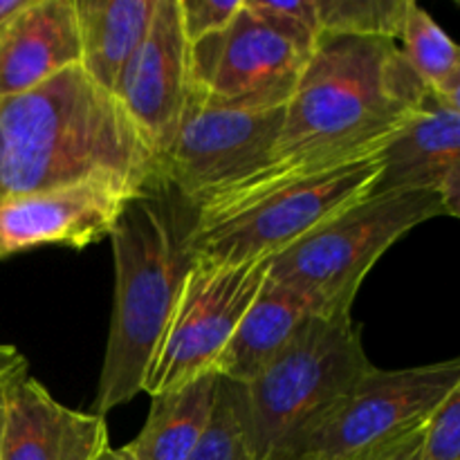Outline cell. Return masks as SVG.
I'll use <instances>...</instances> for the list:
<instances>
[{
	"instance_id": "3957f363",
	"label": "cell",
	"mask_w": 460,
	"mask_h": 460,
	"mask_svg": "<svg viewBox=\"0 0 460 460\" xmlns=\"http://www.w3.org/2000/svg\"><path fill=\"white\" fill-rule=\"evenodd\" d=\"M196 207L164 180H153L121 211L112 227L115 301L93 413L142 394L151 359L171 322L193 265Z\"/></svg>"
},
{
	"instance_id": "4fadbf2b",
	"label": "cell",
	"mask_w": 460,
	"mask_h": 460,
	"mask_svg": "<svg viewBox=\"0 0 460 460\" xmlns=\"http://www.w3.org/2000/svg\"><path fill=\"white\" fill-rule=\"evenodd\" d=\"M103 447L106 418L63 407L30 373L13 385L0 460H94Z\"/></svg>"
},
{
	"instance_id": "44dd1931",
	"label": "cell",
	"mask_w": 460,
	"mask_h": 460,
	"mask_svg": "<svg viewBox=\"0 0 460 460\" xmlns=\"http://www.w3.org/2000/svg\"><path fill=\"white\" fill-rule=\"evenodd\" d=\"M189 460H252L241 385L220 377L209 429Z\"/></svg>"
},
{
	"instance_id": "484cf974",
	"label": "cell",
	"mask_w": 460,
	"mask_h": 460,
	"mask_svg": "<svg viewBox=\"0 0 460 460\" xmlns=\"http://www.w3.org/2000/svg\"><path fill=\"white\" fill-rule=\"evenodd\" d=\"M25 373H30L27 359L13 346H0V447H3L4 420H7V404L13 385Z\"/></svg>"
},
{
	"instance_id": "277c9868",
	"label": "cell",
	"mask_w": 460,
	"mask_h": 460,
	"mask_svg": "<svg viewBox=\"0 0 460 460\" xmlns=\"http://www.w3.org/2000/svg\"><path fill=\"white\" fill-rule=\"evenodd\" d=\"M436 216H445V207L434 191L368 193L270 259L268 277L314 296L331 314L353 313L355 296L373 265L400 238Z\"/></svg>"
},
{
	"instance_id": "83f0119b",
	"label": "cell",
	"mask_w": 460,
	"mask_h": 460,
	"mask_svg": "<svg viewBox=\"0 0 460 460\" xmlns=\"http://www.w3.org/2000/svg\"><path fill=\"white\" fill-rule=\"evenodd\" d=\"M94 460H137L133 456V454L128 452V447H119V449H115V447H111V445H108V447H103L102 452L97 454V458Z\"/></svg>"
},
{
	"instance_id": "8fae6325",
	"label": "cell",
	"mask_w": 460,
	"mask_h": 460,
	"mask_svg": "<svg viewBox=\"0 0 460 460\" xmlns=\"http://www.w3.org/2000/svg\"><path fill=\"white\" fill-rule=\"evenodd\" d=\"M189 93V43L180 21V0H157L151 27L112 93L157 166L173 144Z\"/></svg>"
},
{
	"instance_id": "8992f818",
	"label": "cell",
	"mask_w": 460,
	"mask_h": 460,
	"mask_svg": "<svg viewBox=\"0 0 460 460\" xmlns=\"http://www.w3.org/2000/svg\"><path fill=\"white\" fill-rule=\"evenodd\" d=\"M460 389V359L427 367L373 368L341 398L319 409L263 460H353L364 449L429 420Z\"/></svg>"
},
{
	"instance_id": "6da1fadb",
	"label": "cell",
	"mask_w": 460,
	"mask_h": 460,
	"mask_svg": "<svg viewBox=\"0 0 460 460\" xmlns=\"http://www.w3.org/2000/svg\"><path fill=\"white\" fill-rule=\"evenodd\" d=\"M429 90L377 36H322L310 54L268 166L196 209V223L227 214L281 184L385 151Z\"/></svg>"
},
{
	"instance_id": "ac0fdd59",
	"label": "cell",
	"mask_w": 460,
	"mask_h": 460,
	"mask_svg": "<svg viewBox=\"0 0 460 460\" xmlns=\"http://www.w3.org/2000/svg\"><path fill=\"white\" fill-rule=\"evenodd\" d=\"M220 377L205 373L166 394L153 395L148 418L128 452L137 460H189L214 416Z\"/></svg>"
},
{
	"instance_id": "ba28073f",
	"label": "cell",
	"mask_w": 460,
	"mask_h": 460,
	"mask_svg": "<svg viewBox=\"0 0 460 460\" xmlns=\"http://www.w3.org/2000/svg\"><path fill=\"white\" fill-rule=\"evenodd\" d=\"M268 268L270 261L225 265L193 259L169 326L144 377V394L153 398L198 376L216 373L225 346L263 288Z\"/></svg>"
},
{
	"instance_id": "603a6c76",
	"label": "cell",
	"mask_w": 460,
	"mask_h": 460,
	"mask_svg": "<svg viewBox=\"0 0 460 460\" xmlns=\"http://www.w3.org/2000/svg\"><path fill=\"white\" fill-rule=\"evenodd\" d=\"M420 460H460V389L452 391L425 422Z\"/></svg>"
},
{
	"instance_id": "9a60e30c",
	"label": "cell",
	"mask_w": 460,
	"mask_h": 460,
	"mask_svg": "<svg viewBox=\"0 0 460 460\" xmlns=\"http://www.w3.org/2000/svg\"><path fill=\"white\" fill-rule=\"evenodd\" d=\"M460 173V106L427 93L382 151L373 193L434 191Z\"/></svg>"
},
{
	"instance_id": "cb8c5ba5",
	"label": "cell",
	"mask_w": 460,
	"mask_h": 460,
	"mask_svg": "<svg viewBox=\"0 0 460 460\" xmlns=\"http://www.w3.org/2000/svg\"><path fill=\"white\" fill-rule=\"evenodd\" d=\"M243 0H180V21L189 45L225 30L241 12Z\"/></svg>"
},
{
	"instance_id": "d4e9b609",
	"label": "cell",
	"mask_w": 460,
	"mask_h": 460,
	"mask_svg": "<svg viewBox=\"0 0 460 460\" xmlns=\"http://www.w3.org/2000/svg\"><path fill=\"white\" fill-rule=\"evenodd\" d=\"M422 438H425V422L364 449L353 460H420Z\"/></svg>"
},
{
	"instance_id": "2e32d148",
	"label": "cell",
	"mask_w": 460,
	"mask_h": 460,
	"mask_svg": "<svg viewBox=\"0 0 460 460\" xmlns=\"http://www.w3.org/2000/svg\"><path fill=\"white\" fill-rule=\"evenodd\" d=\"M313 317H331L314 296L265 277L263 288L225 346L216 376L247 385Z\"/></svg>"
},
{
	"instance_id": "9c48e42d",
	"label": "cell",
	"mask_w": 460,
	"mask_h": 460,
	"mask_svg": "<svg viewBox=\"0 0 460 460\" xmlns=\"http://www.w3.org/2000/svg\"><path fill=\"white\" fill-rule=\"evenodd\" d=\"M286 108H218L189 94L178 133L157 178L193 207L265 169L277 146Z\"/></svg>"
},
{
	"instance_id": "5b68a950",
	"label": "cell",
	"mask_w": 460,
	"mask_h": 460,
	"mask_svg": "<svg viewBox=\"0 0 460 460\" xmlns=\"http://www.w3.org/2000/svg\"><path fill=\"white\" fill-rule=\"evenodd\" d=\"M353 313L313 317L243 386L252 460L373 371Z\"/></svg>"
},
{
	"instance_id": "7a4b0ae2",
	"label": "cell",
	"mask_w": 460,
	"mask_h": 460,
	"mask_svg": "<svg viewBox=\"0 0 460 460\" xmlns=\"http://www.w3.org/2000/svg\"><path fill=\"white\" fill-rule=\"evenodd\" d=\"M93 178L142 191L157 162L115 94L79 63L0 99V202Z\"/></svg>"
},
{
	"instance_id": "d6986e66",
	"label": "cell",
	"mask_w": 460,
	"mask_h": 460,
	"mask_svg": "<svg viewBox=\"0 0 460 460\" xmlns=\"http://www.w3.org/2000/svg\"><path fill=\"white\" fill-rule=\"evenodd\" d=\"M400 52L420 84L436 97L460 106V49L427 9L409 0L400 25Z\"/></svg>"
},
{
	"instance_id": "ffe728a7",
	"label": "cell",
	"mask_w": 460,
	"mask_h": 460,
	"mask_svg": "<svg viewBox=\"0 0 460 460\" xmlns=\"http://www.w3.org/2000/svg\"><path fill=\"white\" fill-rule=\"evenodd\" d=\"M409 0H317L322 36H377L398 40Z\"/></svg>"
},
{
	"instance_id": "30bf717a",
	"label": "cell",
	"mask_w": 460,
	"mask_h": 460,
	"mask_svg": "<svg viewBox=\"0 0 460 460\" xmlns=\"http://www.w3.org/2000/svg\"><path fill=\"white\" fill-rule=\"evenodd\" d=\"M308 58L243 0L225 30L189 45V94L218 108H286Z\"/></svg>"
},
{
	"instance_id": "7c38bea8",
	"label": "cell",
	"mask_w": 460,
	"mask_h": 460,
	"mask_svg": "<svg viewBox=\"0 0 460 460\" xmlns=\"http://www.w3.org/2000/svg\"><path fill=\"white\" fill-rule=\"evenodd\" d=\"M137 193L128 184L93 178L0 202V261L40 245L84 250L103 241Z\"/></svg>"
},
{
	"instance_id": "4316f807",
	"label": "cell",
	"mask_w": 460,
	"mask_h": 460,
	"mask_svg": "<svg viewBox=\"0 0 460 460\" xmlns=\"http://www.w3.org/2000/svg\"><path fill=\"white\" fill-rule=\"evenodd\" d=\"M30 0H0V27L9 21L12 16H16L21 9L27 7Z\"/></svg>"
},
{
	"instance_id": "52a82bcc",
	"label": "cell",
	"mask_w": 460,
	"mask_h": 460,
	"mask_svg": "<svg viewBox=\"0 0 460 460\" xmlns=\"http://www.w3.org/2000/svg\"><path fill=\"white\" fill-rule=\"evenodd\" d=\"M380 173L382 153H377L281 184L227 214L196 223L193 256L225 265L274 259L373 193Z\"/></svg>"
},
{
	"instance_id": "5bb4252c",
	"label": "cell",
	"mask_w": 460,
	"mask_h": 460,
	"mask_svg": "<svg viewBox=\"0 0 460 460\" xmlns=\"http://www.w3.org/2000/svg\"><path fill=\"white\" fill-rule=\"evenodd\" d=\"M81 61L75 0H30L0 27V99Z\"/></svg>"
},
{
	"instance_id": "e0dca14e",
	"label": "cell",
	"mask_w": 460,
	"mask_h": 460,
	"mask_svg": "<svg viewBox=\"0 0 460 460\" xmlns=\"http://www.w3.org/2000/svg\"><path fill=\"white\" fill-rule=\"evenodd\" d=\"M157 0H75L76 34L85 75L99 88L115 93V85L142 45Z\"/></svg>"
},
{
	"instance_id": "7402d4cb",
	"label": "cell",
	"mask_w": 460,
	"mask_h": 460,
	"mask_svg": "<svg viewBox=\"0 0 460 460\" xmlns=\"http://www.w3.org/2000/svg\"><path fill=\"white\" fill-rule=\"evenodd\" d=\"M245 7L308 57L317 48L319 34H322L317 0H296V3L245 0Z\"/></svg>"
}]
</instances>
